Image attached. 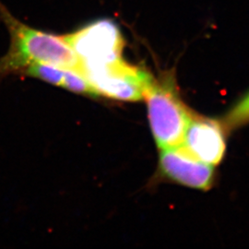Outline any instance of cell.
<instances>
[{
  "label": "cell",
  "mask_w": 249,
  "mask_h": 249,
  "mask_svg": "<svg viewBox=\"0 0 249 249\" xmlns=\"http://www.w3.org/2000/svg\"><path fill=\"white\" fill-rule=\"evenodd\" d=\"M0 20L10 36L8 53L0 58V72H22L34 64L52 65L82 75V63L62 36H53L28 26L0 3ZM83 76V75H82Z\"/></svg>",
  "instance_id": "cell-1"
},
{
  "label": "cell",
  "mask_w": 249,
  "mask_h": 249,
  "mask_svg": "<svg viewBox=\"0 0 249 249\" xmlns=\"http://www.w3.org/2000/svg\"><path fill=\"white\" fill-rule=\"evenodd\" d=\"M143 100L158 148L163 150L181 145L193 114L181 100L174 80L167 76L162 80L154 79Z\"/></svg>",
  "instance_id": "cell-2"
},
{
  "label": "cell",
  "mask_w": 249,
  "mask_h": 249,
  "mask_svg": "<svg viewBox=\"0 0 249 249\" xmlns=\"http://www.w3.org/2000/svg\"><path fill=\"white\" fill-rule=\"evenodd\" d=\"M82 75L99 95L124 102H138L151 86L154 78L142 68L130 65L123 56L113 61L83 68Z\"/></svg>",
  "instance_id": "cell-3"
},
{
  "label": "cell",
  "mask_w": 249,
  "mask_h": 249,
  "mask_svg": "<svg viewBox=\"0 0 249 249\" xmlns=\"http://www.w3.org/2000/svg\"><path fill=\"white\" fill-rule=\"evenodd\" d=\"M62 37L80 57L82 70L122 56L123 36L116 22L107 18L92 21Z\"/></svg>",
  "instance_id": "cell-4"
},
{
  "label": "cell",
  "mask_w": 249,
  "mask_h": 249,
  "mask_svg": "<svg viewBox=\"0 0 249 249\" xmlns=\"http://www.w3.org/2000/svg\"><path fill=\"white\" fill-rule=\"evenodd\" d=\"M160 172L170 180L185 187L210 189L214 179V166L197 160L182 146L160 150Z\"/></svg>",
  "instance_id": "cell-5"
},
{
  "label": "cell",
  "mask_w": 249,
  "mask_h": 249,
  "mask_svg": "<svg viewBox=\"0 0 249 249\" xmlns=\"http://www.w3.org/2000/svg\"><path fill=\"white\" fill-rule=\"evenodd\" d=\"M223 129L215 120L193 115L181 145L197 160L216 166L223 160L226 148Z\"/></svg>",
  "instance_id": "cell-6"
},
{
  "label": "cell",
  "mask_w": 249,
  "mask_h": 249,
  "mask_svg": "<svg viewBox=\"0 0 249 249\" xmlns=\"http://www.w3.org/2000/svg\"><path fill=\"white\" fill-rule=\"evenodd\" d=\"M249 123V92L236 103L225 115L222 125L227 130H233Z\"/></svg>",
  "instance_id": "cell-7"
}]
</instances>
